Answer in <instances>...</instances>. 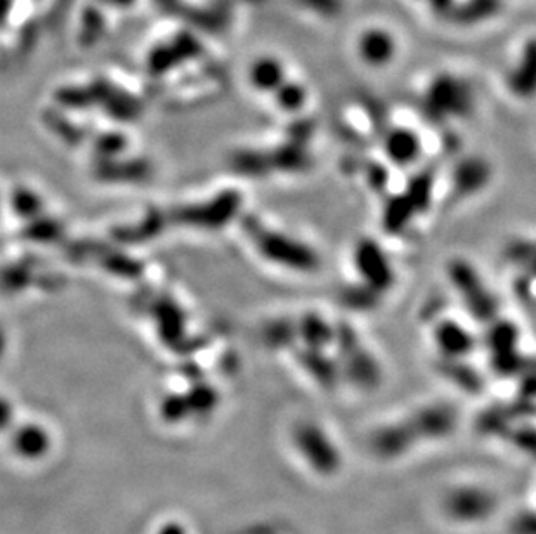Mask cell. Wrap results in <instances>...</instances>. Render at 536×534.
I'll return each instance as SVG.
<instances>
[{
  "mask_svg": "<svg viewBox=\"0 0 536 534\" xmlns=\"http://www.w3.org/2000/svg\"><path fill=\"white\" fill-rule=\"evenodd\" d=\"M502 0H468V4L460 5L453 15L460 17L464 23H478L486 17H491L500 11Z\"/></svg>",
  "mask_w": 536,
  "mask_h": 534,
  "instance_id": "cell-9",
  "label": "cell"
},
{
  "mask_svg": "<svg viewBox=\"0 0 536 534\" xmlns=\"http://www.w3.org/2000/svg\"><path fill=\"white\" fill-rule=\"evenodd\" d=\"M468 99H470V94H468V86L450 75L437 77L426 96L429 110L437 117H457L466 113Z\"/></svg>",
  "mask_w": 536,
  "mask_h": 534,
  "instance_id": "cell-2",
  "label": "cell"
},
{
  "mask_svg": "<svg viewBox=\"0 0 536 534\" xmlns=\"http://www.w3.org/2000/svg\"><path fill=\"white\" fill-rule=\"evenodd\" d=\"M509 90L518 96L530 99L536 94V38L526 40L520 49V59L507 75Z\"/></svg>",
  "mask_w": 536,
  "mask_h": 534,
  "instance_id": "cell-3",
  "label": "cell"
},
{
  "mask_svg": "<svg viewBox=\"0 0 536 534\" xmlns=\"http://www.w3.org/2000/svg\"><path fill=\"white\" fill-rule=\"evenodd\" d=\"M278 103L281 104L285 110L295 111L300 106L306 103V90L304 87L294 84V82H285L283 86L277 90Z\"/></svg>",
  "mask_w": 536,
  "mask_h": 534,
  "instance_id": "cell-10",
  "label": "cell"
},
{
  "mask_svg": "<svg viewBox=\"0 0 536 534\" xmlns=\"http://www.w3.org/2000/svg\"><path fill=\"white\" fill-rule=\"evenodd\" d=\"M15 420V408L13 404L0 396V432H5Z\"/></svg>",
  "mask_w": 536,
  "mask_h": 534,
  "instance_id": "cell-11",
  "label": "cell"
},
{
  "mask_svg": "<svg viewBox=\"0 0 536 534\" xmlns=\"http://www.w3.org/2000/svg\"><path fill=\"white\" fill-rule=\"evenodd\" d=\"M385 153L398 165H408L420 155V139L410 131L398 129L385 141Z\"/></svg>",
  "mask_w": 536,
  "mask_h": 534,
  "instance_id": "cell-8",
  "label": "cell"
},
{
  "mask_svg": "<svg viewBox=\"0 0 536 534\" xmlns=\"http://www.w3.org/2000/svg\"><path fill=\"white\" fill-rule=\"evenodd\" d=\"M398 52V44L394 35L384 28H368L360 37L358 54L370 67H385L389 65Z\"/></svg>",
  "mask_w": 536,
  "mask_h": 534,
  "instance_id": "cell-4",
  "label": "cell"
},
{
  "mask_svg": "<svg viewBox=\"0 0 536 534\" xmlns=\"http://www.w3.org/2000/svg\"><path fill=\"white\" fill-rule=\"evenodd\" d=\"M354 264L360 275L377 288H387L393 283V271L375 243H362L356 248Z\"/></svg>",
  "mask_w": 536,
  "mask_h": 534,
  "instance_id": "cell-6",
  "label": "cell"
},
{
  "mask_svg": "<svg viewBox=\"0 0 536 534\" xmlns=\"http://www.w3.org/2000/svg\"><path fill=\"white\" fill-rule=\"evenodd\" d=\"M158 534H186L184 533V528L181 526V524H177V522H167V524H163L162 528H160V531Z\"/></svg>",
  "mask_w": 536,
  "mask_h": 534,
  "instance_id": "cell-12",
  "label": "cell"
},
{
  "mask_svg": "<svg viewBox=\"0 0 536 534\" xmlns=\"http://www.w3.org/2000/svg\"><path fill=\"white\" fill-rule=\"evenodd\" d=\"M51 434L38 424H23L11 435V445L19 458L37 462L51 451Z\"/></svg>",
  "mask_w": 536,
  "mask_h": 534,
  "instance_id": "cell-5",
  "label": "cell"
},
{
  "mask_svg": "<svg viewBox=\"0 0 536 534\" xmlns=\"http://www.w3.org/2000/svg\"><path fill=\"white\" fill-rule=\"evenodd\" d=\"M256 242L266 259L281 264L283 267H290L295 271H311L318 267L316 254L310 246L297 242L292 236L259 227Z\"/></svg>",
  "mask_w": 536,
  "mask_h": 534,
  "instance_id": "cell-1",
  "label": "cell"
},
{
  "mask_svg": "<svg viewBox=\"0 0 536 534\" xmlns=\"http://www.w3.org/2000/svg\"><path fill=\"white\" fill-rule=\"evenodd\" d=\"M4 351H5V337H4V331L0 330V356L4 354Z\"/></svg>",
  "mask_w": 536,
  "mask_h": 534,
  "instance_id": "cell-13",
  "label": "cell"
},
{
  "mask_svg": "<svg viewBox=\"0 0 536 534\" xmlns=\"http://www.w3.org/2000/svg\"><path fill=\"white\" fill-rule=\"evenodd\" d=\"M250 82L260 92H277L287 82L285 67L277 58H259L250 68Z\"/></svg>",
  "mask_w": 536,
  "mask_h": 534,
  "instance_id": "cell-7",
  "label": "cell"
},
{
  "mask_svg": "<svg viewBox=\"0 0 536 534\" xmlns=\"http://www.w3.org/2000/svg\"><path fill=\"white\" fill-rule=\"evenodd\" d=\"M2 207H4V200H2V193H0V214H2Z\"/></svg>",
  "mask_w": 536,
  "mask_h": 534,
  "instance_id": "cell-14",
  "label": "cell"
}]
</instances>
